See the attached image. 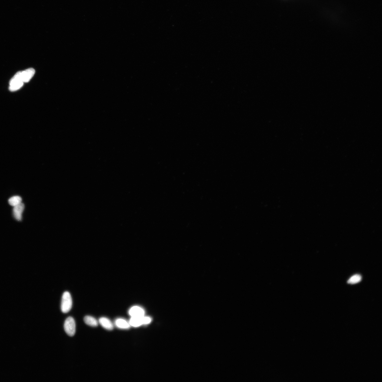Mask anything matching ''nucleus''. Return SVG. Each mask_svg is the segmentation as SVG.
Returning <instances> with one entry per match:
<instances>
[{
    "label": "nucleus",
    "mask_w": 382,
    "mask_h": 382,
    "mask_svg": "<svg viewBox=\"0 0 382 382\" xmlns=\"http://www.w3.org/2000/svg\"><path fill=\"white\" fill-rule=\"evenodd\" d=\"M115 324L117 327L121 329H128L131 326L129 322L123 319H118L116 320Z\"/></svg>",
    "instance_id": "obj_8"
},
{
    "label": "nucleus",
    "mask_w": 382,
    "mask_h": 382,
    "mask_svg": "<svg viewBox=\"0 0 382 382\" xmlns=\"http://www.w3.org/2000/svg\"><path fill=\"white\" fill-rule=\"evenodd\" d=\"M362 280V276L359 274H356L351 277L348 281L349 284H354L360 282Z\"/></svg>",
    "instance_id": "obj_11"
},
{
    "label": "nucleus",
    "mask_w": 382,
    "mask_h": 382,
    "mask_svg": "<svg viewBox=\"0 0 382 382\" xmlns=\"http://www.w3.org/2000/svg\"><path fill=\"white\" fill-rule=\"evenodd\" d=\"M25 209V205L21 203L18 205L13 207V214L15 219L21 221L22 219V214Z\"/></svg>",
    "instance_id": "obj_4"
},
{
    "label": "nucleus",
    "mask_w": 382,
    "mask_h": 382,
    "mask_svg": "<svg viewBox=\"0 0 382 382\" xmlns=\"http://www.w3.org/2000/svg\"><path fill=\"white\" fill-rule=\"evenodd\" d=\"M72 306V300L70 293L68 292L63 293L62 298L61 310L63 313H67L70 310Z\"/></svg>",
    "instance_id": "obj_2"
},
{
    "label": "nucleus",
    "mask_w": 382,
    "mask_h": 382,
    "mask_svg": "<svg viewBox=\"0 0 382 382\" xmlns=\"http://www.w3.org/2000/svg\"><path fill=\"white\" fill-rule=\"evenodd\" d=\"M99 322L102 327L108 330H111L113 329V325L110 320L106 317H101L99 319Z\"/></svg>",
    "instance_id": "obj_7"
},
{
    "label": "nucleus",
    "mask_w": 382,
    "mask_h": 382,
    "mask_svg": "<svg viewBox=\"0 0 382 382\" xmlns=\"http://www.w3.org/2000/svg\"><path fill=\"white\" fill-rule=\"evenodd\" d=\"M132 317H131L129 324L131 326L138 327L144 324V316Z\"/></svg>",
    "instance_id": "obj_6"
},
{
    "label": "nucleus",
    "mask_w": 382,
    "mask_h": 382,
    "mask_svg": "<svg viewBox=\"0 0 382 382\" xmlns=\"http://www.w3.org/2000/svg\"><path fill=\"white\" fill-rule=\"evenodd\" d=\"M144 324L147 325L151 323L152 321V319L151 317L148 316H144Z\"/></svg>",
    "instance_id": "obj_12"
},
{
    "label": "nucleus",
    "mask_w": 382,
    "mask_h": 382,
    "mask_svg": "<svg viewBox=\"0 0 382 382\" xmlns=\"http://www.w3.org/2000/svg\"><path fill=\"white\" fill-rule=\"evenodd\" d=\"M64 327L65 332L70 337H73L75 335L76 332V325L73 317H69L66 319Z\"/></svg>",
    "instance_id": "obj_3"
},
{
    "label": "nucleus",
    "mask_w": 382,
    "mask_h": 382,
    "mask_svg": "<svg viewBox=\"0 0 382 382\" xmlns=\"http://www.w3.org/2000/svg\"><path fill=\"white\" fill-rule=\"evenodd\" d=\"M84 321L85 323L90 326L93 327H97L98 325V322L94 317L87 316L84 317Z\"/></svg>",
    "instance_id": "obj_9"
},
{
    "label": "nucleus",
    "mask_w": 382,
    "mask_h": 382,
    "mask_svg": "<svg viewBox=\"0 0 382 382\" xmlns=\"http://www.w3.org/2000/svg\"><path fill=\"white\" fill-rule=\"evenodd\" d=\"M22 198L20 196H15L10 198L8 202L11 206L14 207L22 203Z\"/></svg>",
    "instance_id": "obj_10"
},
{
    "label": "nucleus",
    "mask_w": 382,
    "mask_h": 382,
    "mask_svg": "<svg viewBox=\"0 0 382 382\" xmlns=\"http://www.w3.org/2000/svg\"><path fill=\"white\" fill-rule=\"evenodd\" d=\"M145 312L144 309L141 307L134 306L131 308L128 311V314L131 317H141L144 316Z\"/></svg>",
    "instance_id": "obj_5"
},
{
    "label": "nucleus",
    "mask_w": 382,
    "mask_h": 382,
    "mask_svg": "<svg viewBox=\"0 0 382 382\" xmlns=\"http://www.w3.org/2000/svg\"><path fill=\"white\" fill-rule=\"evenodd\" d=\"M35 73L34 69L30 68L25 71L19 72L16 74L14 78L18 81L22 83L28 82L31 80Z\"/></svg>",
    "instance_id": "obj_1"
}]
</instances>
